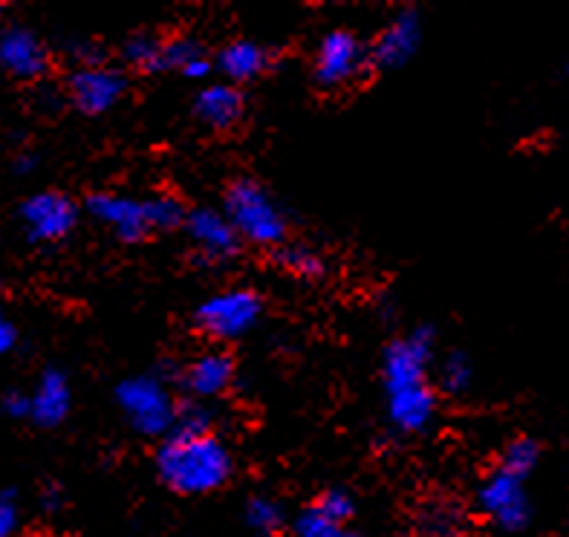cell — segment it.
Masks as SVG:
<instances>
[{
  "mask_svg": "<svg viewBox=\"0 0 569 537\" xmlns=\"http://www.w3.org/2000/svg\"><path fill=\"white\" fill-rule=\"evenodd\" d=\"M373 67L370 50L350 29H330L312 56V79L321 90H345Z\"/></svg>",
  "mask_w": 569,
  "mask_h": 537,
  "instance_id": "5",
  "label": "cell"
},
{
  "mask_svg": "<svg viewBox=\"0 0 569 537\" xmlns=\"http://www.w3.org/2000/svg\"><path fill=\"white\" fill-rule=\"evenodd\" d=\"M345 526L332 524L330 517L321 515L316 506L303 509L296 520V535L298 537H339Z\"/></svg>",
  "mask_w": 569,
  "mask_h": 537,
  "instance_id": "29",
  "label": "cell"
},
{
  "mask_svg": "<svg viewBox=\"0 0 569 537\" xmlns=\"http://www.w3.org/2000/svg\"><path fill=\"white\" fill-rule=\"evenodd\" d=\"M61 506H64V491L58 486H47L41 491V509L50 511V515H56V511H61Z\"/></svg>",
  "mask_w": 569,
  "mask_h": 537,
  "instance_id": "33",
  "label": "cell"
},
{
  "mask_svg": "<svg viewBox=\"0 0 569 537\" xmlns=\"http://www.w3.org/2000/svg\"><path fill=\"white\" fill-rule=\"evenodd\" d=\"M272 64V52L263 43L252 41V38H234L217 52L214 70L223 76L229 84H246V81L260 79Z\"/></svg>",
  "mask_w": 569,
  "mask_h": 537,
  "instance_id": "18",
  "label": "cell"
},
{
  "mask_svg": "<svg viewBox=\"0 0 569 537\" xmlns=\"http://www.w3.org/2000/svg\"><path fill=\"white\" fill-rule=\"evenodd\" d=\"M162 70L182 72L186 79L200 81L209 79V72L214 70V61H211L206 47L197 38L173 36L162 47Z\"/></svg>",
  "mask_w": 569,
  "mask_h": 537,
  "instance_id": "19",
  "label": "cell"
},
{
  "mask_svg": "<svg viewBox=\"0 0 569 537\" xmlns=\"http://www.w3.org/2000/svg\"><path fill=\"white\" fill-rule=\"evenodd\" d=\"M263 318V298L252 287H229L197 304L194 327L214 345H231L254 330Z\"/></svg>",
  "mask_w": 569,
  "mask_h": 537,
  "instance_id": "4",
  "label": "cell"
},
{
  "mask_svg": "<svg viewBox=\"0 0 569 537\" xmlns=\"http://www.w3.org/2000/svg\"><path fill=\"white\" fill-rule=\"evenodd\" d=\"M182 434H211L214 430V414H211L209 405H200V401H188L180 405V416H177V428Z\"/></svg>",
  "mask_w": 569,
  "mask_h": 537,
  "instance_id": "28",
  "label": "cell"
},
{
  "mask_svg": "<svg viewBox=\"0 0 569 537\" xmlns=\"http://www.w3.org/2000/svg\"><path fill=\"white\" fill-rule=\"evenodd\" d=\"M466 511L455 500H431L419 509L417 529L422 537H462L466 535Z\"/></svg>",
  "mask_w": 569,
  "mask_h": 537,
  "instance_id": "20",
  "label": "cell"
},
{
  "mask_svg": "<svg viewBox=\"0 0 569 537\" xmlns=\"http://www.w3.org/2000/svg\"><path fill=\"white\" fill-rule=\"evenodd\" d=\"M477 506L498 529L512 531V535L532 524V503H529L523 477H515L503 468L491 471L483 486L477 488Z\"/></svg>",
  "mask_w": 569,
  "mask_h": 537,
  "instance_id": "7",
  "label": "cell"
},
{
  "mask_svg": "<svg viewBox=\"0 0 569 537\" xmlns=\"http://www.w3.org/2000/svg\"><path fill=\"white\" fill-rule=\"evenodd\" d=\"M144 208H148L151 231H177L188 220V208L173 193H153L144 200Z\"/></svg>",
  "mask_w": 569,
  "mask_h": 537,
  "instance_id": "23",
  "label": "cell"
},
{
  "mask_svg": "<svg viewBox=\"0 0 569 537\" xmlns=\"http://www.w3.org/2000/svg\"><path fill=\"white\" fill-rule=\"evenodd\" d=\"M0 410L9 419H29V414H32V396L23 394V390H7L3 399H0Z\"/></svg>",
  "mask_w": 569,
  "mask_h": 537,
  "instance_id": "31",
  "label": "cell"
},
{
  "mask_svg": "<svg viewBox=\"0 0 569 537\" xmlns=\"http://www.w3.org/2000/svg\"><path fill=\"white\" fill-rule=\"evenodd\" d=\"M246 524L260 535H278L287 526V515L278 500L267 495H254L246 503Z\"/></svg>",
  "mask_w": 569,
  "mask_h": 537,
  "instance_id": "24",
  "label": "cell"
},
{
  "mask_svg": "<svg viewBox=\"0 0 569 537\" xmlns=\"http://www.w3.org/2000/svg\"><path fill=\"white\" fill-rule=\"evenodd\" d=\"M437 379H440V390L451 396L466 394L475 381V367H471L469 356L462 352H451L440 361V370H437Z\"/></svg>",
  "mask_w": 569,
  "mask_h": 537,
  "instance_id": "26",
  "label": "cell"
},
{
  "mask_svg": "<svg viewBox=\"0 0 569 537\" xmlns=\"http://www.w3.org/2000/svg\"><path fill=\"white\" fill-rule=\"evenodd\" d=\"M21 526V506H18V495L12 488L0 491V537H14Z\"/></svg>",
  "mask_w": 569,
  "mask_h": 537,
  "instance_id": "30",
  "label": "cell"
},
{
  "mask_svg": "<svg viewBox=\"0 0 569 537\" xmlns=\"http://www.w3.org/2000/svg\"><path fill=\"white\" fill-rule=\"evenodd\" d=\"M246 116V96L238 84L229 81H214L206 84L194 99V119L206 130L226 133L234 130Z\"/></svg>",
  "mask_w": 569,
  "mask_h": 537,
  "instance_id": "16",
  "label": "cell"
},
{
  "mask_svg": "<svg viewBox=\"0 0 569 537\" xmlns=\"http://www.w3.org/2000/svg\"><path fill=\"white\" fill-rule=\"evenodd\" d=\"M437 416V394H433L431 381L428 385L399 387L385 394V419L390 430L399 437H413L431 425Z\"/></svg>",
  "mask_w": 569,
  "mask_h": 537,
  "instance_id": "15",
  "label": "cell"
},
{
  "mask_svg": "<svg viewBox=\"0 0 569 537\" xmlns=\"http://www.w3.org/2000/svg\"><path fill=\"white\" fill-rule=\"evenodd\" d=\"M182 387L194 401L220 399L234 387L238 381V361L223 347H211V350L197 352L180 372Z\"/></svg>",
  "mask_w": 569,
  "mask_h": 537,
  "instance_id": "13",
  "label": "cell"
},
{
  "mask_svg": "<svg viewBox=\"0 0 569 537\" xmlns=\"http://www.w3.org/2000/svg\"><path fill=\"white\" fill-rule=\"evenodd\" d=\"M188 240L206 263H226L238 258L243 240L223 215V208H194L186 220Z\"/></svg>",
  "mask_w": 569,
  "mask_h": 537,
  "instance_id": "11",
  "label": "cell"
},
{
  "mask_svg": "<svg viewBox=\"0 0 569 537\" xmlns=\"http://www.w3.org/2000/svg\"><path fill=\"white\" fill-rule=\"evenodd\" d=\"M128 72L113 64L76 67L67 81V96L72 108L84 116H101L119 105L128 96Z\"/></svg>",
  "mask_w": 569,
  "mask_h": 537,
  "instance_id": "9",
  "label": "cell"
},
{
  "mask_svg": "<svg viewBox=\"0 0 569 537\" xmlns=\"http://www.w3.org/2000/svg\"><path fill=\"white\" fill-rule=\"evenodd\" d=\"M162 47L166 41L153 32H133L122 41V61L137 72L162 70Z\"/></svg>",
  "mask_w": 569,
  "mask_h": 537,
  "instance_id": "22",
  "label": "cell"
},
{
  "mask_svg": "<svg viewBox=\"0 0 569 537\" xmlns=\"http://www.w3.org/2000/svg\"><path fill=\"white\" fill-rule=\"evenodd\" d=\"M14 345H18V327H14L12 318L7 316V309L0 307V356L12 352Z\"/></svg>",
  "mask_w": 569,
  "mask_h": 537,
  "instance_id": "32",
  "label": "cell"
},
{
  "mask_svg": "<svg viewBox=\"0 0 569 537\" xmlns=\"http://www.w3.org/2000/svg\"><path fill=\"white\" fill-rule=\"evenodd\" d=\"M52 67L50 47L27 27L0 29V70L9 79L41 81Z\"/></svg>",
  "mask_w": 569,
  "mask_h": 537,
  "instance_id": "12",
  "label": "cell"
},
{
  "mask_svg": "<svg viewBox=\"0 0 569 537\" xmlns=\"http://www.w3.org/2000/svg\"><path fill=\"white\" fill-rule=\"evenodd\" d=\"M12 168H14V173H18V177H29V173L36 171L38 168V157L36 153H18V157H14V162H12Z\"/></svg>",
  "mask_w": 569,
  "mask_h": 537,
  "instance_id": "34",
  "label": "cell"
},
{
  "mask_svg": "<svg viewBox=\"0 0 569 537\" xmlns=\"http://www.w3.org/2000/svg\"><path fill=\"white\" fill-rule=\"evenodd\" d=\"M32 414L29 419L38 428H58L72 410V385L61 367H43L32 390Z\"/></svg>",
  "mask_w": 569,
  "mask_h": 537,
  "instance_id": "17",
  "label": "cell"
},
{
  "mask_svg": "<svg viewBox=\"0 0 569 537\" xmlns=\"http://www.w3.org/2000/svg\"><path fill=\"white\" fill-rule=\"evenodd\" d=\"M0 18H3V3H0Z\"/></svg>",
  "mask_w": 569,
  "mask_h": 537,
  "instance_id": "36",
  "label": "cell"
},
{
  "mask_svg": "<svg viewBox=\"0 0 569 537\" xmlns=\"http://www.w3.org/2000/svg\"><path fill=\"white\" fill-rule=\"evenodd\" d=\"M419 43H422V18L417 9H402L376 36L373 47H370V61L379 70H399L417 56Z\"/></svg>",
  "mask_w": 569,
  "mask_h": 537,
  "instance_id": "14",
  "label": "cell"
},
{
  "mask_svg": "<svg viewBox=\"0 0 569 537\" xmlns=\"http://www.w3.org/2000/svg\"><path fill=\"white\" fill-rule=\"evenodd\" d=\"M116 405L139 437L166 439L177 428L180 405L162 376H128L116 387Z\"/></svg>",
  "mask_w": 569,
  "mask_h": 537,
  "instance_id": "3",
  "label": "cell"
},
{
  "mask_svg": "<svg viewBox=\"0 0 569 537\" xmlns=\"http://www.w3.org/2000/svg\"><path fill=\"white\" fill-rule=\"evenodd\" d=\"M18 220L29 243L52 246L61 243L79 226V206L64 191H38L21 202Z\"/></svg>",
  "mask_w": 569,
  "mask_h": 537,
  "instance_id": "6",
  "label": "cell"
},
{
  "mask_svg": "<svg viewBox=\"0 0 569 537\" xmlns=\"http://www.w3.org/2000/svg\"><path fill=\"white\" fill-rule=\"evenodd\" d=\"M159 483L173 495L206 497L229 486L234 477V454L229 445L211 434H182L173 430L153 454Z\"/></svg>",
  "mask_w": 569,
  "mask_h": 537,
  "instance_id": "1",
  "label": "cell"
},
{
  "mask_svg": "<svg viewBox=\"0 0 569 537\" xmlns=\"http://www.w3.org/2000/svg\"><path fill=\"white\" fill-rule=\"evenodd\" d=\"M274 263L296 280H318L327 272L325 258L303 243H283L281 249H274Z\"/></svg>",
  "mask_w": 569,
  "mask_h": 537,
  "instance_id": "21",
  "label": "cell"
},
{
  "mask_svg": "<svg viewBox=\"0 0 569 537\" xmlns=\"http://www.w3.org/2000/svg\"><path fill=\"white\" fill-rule=\"evenodd\" d=\"M339 537H361V535H356V531H347V529H341V535Z\"/></svg>",
  "mask_w": 569,
  "mask_h": 537,
  "instance_id": "35",
  "label": "cell"
},
{
  "mask_svg": "<svg viewBox=\"0 0 569 537\" xmlns=\"http://www.w3.org/2000/svg\"><path fill=\"white\" fill-rule=\"evenodd\" d=\"M538 463H541V445L535 442L532 437L512 439L500 454V468L515 474V477H523V480L535 471Z\"/></svg>",
  "mask_w": 569,
  "mask_h": 537,
  "instance_id": "25",
  "label": "cell"
},
{
  "mask_svg": "<svg viewBox=\"0 0 569 537\" xmlns=\"http://www.w3.org/2000/svg\"><path fill=\"white\" fill-rule=\"evenodd\" d=\"M84 208L87 215L93 217L99 226H104L122 243H142L144 237L153 235L144 200H137L130 193L93 191L87 197Z\"/></svg>",
  "mask_w": 569,
  "mask_h": 537,
  "instance_id": "10",
  "label": "cell"
},
{
  "mask_svg": "<svg viewBox=\"0 0 569 537\" xmlns=\"http://www.w3.org/2000/svg\"><path fill=\"white\" fill-rule=\"evenodd\" d=\"M312 506H316L321 515L330 517L332 524H339V526H345L347 520H353L356 515V500L347 488H327V491H321V497H318Z\"/></svg>",
  "mask_w": 569,
  "mask_h": 537,
  "instance_id": "27",
  "label": "cell"
},
{
  "mask_svg": "<svg viewBox=\"0 0 569 537\" xmlns=\"http://www.w3.org/2000/svg\"><path fill=\"white\" fill-rule=\"evenodd\" d=\"M433 358V327H417L402 338H393L382 352V385L388 390L428 385Z\"/></svg>",
  "mask_w": 569,
  "mask_h": 537,
  "instance_id": "8",
  "label": "cell"
},
{
  "mask_svg": "<svg viewBox=\"0 0 569 537\" xmlns=\"http://www.w3.org/2000/svg\"><path fill=\"white\" fill-rule=\"evenodd\" d=\"M223 215L229 217L243 243L258 249H281L287 243V215L281 202L274 200V193L258 179L240 177L229 182L223 193Z\"/></svg>",
  "mask_w": 569,
  "mask_h": 537,
  "instance_id": "2",
  "label": "cell"
}]
</instances>
